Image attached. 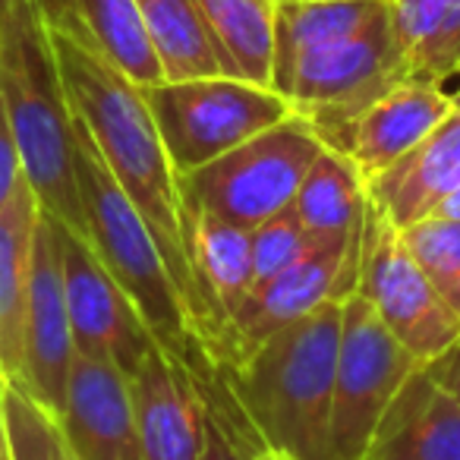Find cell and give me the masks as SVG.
<instances>
[{"instance_id":"obj_1","label":"cell","mask_w":460,"mask_h":460,"mask_svg":"<svg viewBox=\"0 0 460 460\" xmlns=\"http://www.w3.org/2000/svg\"><path fill=\"white\" fill-rule=\"evenodd\" d=\"M41 7L51 26L54 58L73 117L85 127L108 171L152 227L155 243L183 300L190 328L208 359L215 325L186 256L183 221H180V177L167 158L146 92L111 64L108 54L85 29L73 0H41Z\"/></svg>"},{"instance_id":"obj_2","label":"cell","mask_w":460,"mask_h":460,"mask_svg":"<svg viewBox=\"0 0 460 460\" xmlns=\"http://www.w3.org/2000/svg\"><path fill=\"white\" fill-rule=\"evenodd\" d=\"M341 303L325 300L271 334L246 359L221 366L224 391L259 445L296 460L332 457V394Z\"/></svg>"},{"instance_id":"obj_3","label":"cell","mask_w":460,"mask_h":460,"mask_svg":"<svg viewBox=\"0 0 460 460\" xmlns=\"http://www.w3.org/2000/svg\"><path fill=\"white\" fill-rule=\"evenodd\" d=\"M0 92L22 171L41 211L83 234L76 192V120L41 0H0Z\"/></svg>"},{"instance_id":"obj_4","label":"cell","mask_w":460,"mask_h":460,"mask_svg":"<svg viewBox=\"0 0 460 460\" xmlns=\"http://www.w3.org/2000/svg\"><path fill=\"white\" fill-rule=\"evenodd\" d=\"M76 120V117H73ZM76 192L83 211V237L104 262L123 294L133 300L148 332L173 357L192 366V353H202L196 334L186 319L183 300L177 294L171 271L164 265L152 227L133 199L120 190L108 171L92 136L76 120ZM205 357V353H202Z\"/></svg>"},{"instance_id":"obj_5","label":"cell","mask_w":460,"mask_h":460,"mask_svg":"<svg viewBox=\"0 0 460 460\" xmlns=\"http://www.w3.org/2000/svg\"><path fill=\"white\" fill-rule=\"evenodd\" d=\"M403 79L410 76L388 10L363 32L303 51L271 89L313 123L328 148L347 155L357 117Z\"/></svg>"},{"instance_id":"obj_6","label":"cell","mask_w":460,"mask_h":460,"mask_svg":"<svg viewBox=\"0 0 460 460\" xmlns=\"http://www.w3.org/2000/svg\"><path fill=\"white\" fill-rule=\"evenodd\" d=\"M322 148L325 142L313 123L303 114H290L221 158L180 173V196L252 230L294 205L296 190Z\"/></svg>"},{"instance_id":"obj_7","label":"cell","mask_w":460,"mask_h":460,"mask_svg":"<svg viewBox=\"0 0 460 460\" xmlns=\"http://www.w3.org/2000/svg\"><path fill=\"white\" fill-rule=\"evenodd\" d=\"M142 92L177 177L294 114L290 102L275 89L237 76L177 79L142 85Z\"/></svg>"},{"instance_id":"obj_8","label":"cell","mask_w":460,"mask_h":460,"mask_svg":"<svg viewBox=\"0 0 460 460\" xmlns=\"http://www.w3.org/2000/svg\"><path fill=\"white\" fill-rule=\"evenodd\" d=\"M376 309L353 290L341 303V341L332 394V457L366 460L385 410L416 369Z\"/></svg>"},{"instance_id":"obj_9","label":"cell","mask_w":460,"mask_h":460,"mask_svg":"<svg viewBox=\"0 0 460 460\" xmlns=\"http://www.w3.org/2000/svg\"><path fill=\"white\" fill-rule=\"evenodd\" d=\"M357 294L366 296L397 344L420 366L432 363L460 338V315L441 300L420 262L410 256L401 230L372 202L366 205L359 230Z\"/></svg>"},{"instance_id":"obj_10","label":"cell","mask_w":460,"mask_h":460,"mask_svg":"<svg viewBox=\"0 0 460 460\" xmlns=\"http://www.w3.org/2000/svg\"><path fill=\"white\" fill-rule=\"evenodd\" d=\"M359 230L363 227L350 230V234L319 237V243L300 262L252 288L243 306L224 322L208 363L215 369L240 363L275 332L303 319L325 300L350 296L357 290L359 271Z\"/></svg>"},{"instance_id":"obj_11","label":"cell","mask_w":460,"mask_h":460,"mask_svg":"<svg viewBox=\"0 0 460 460\" xmlns=\"http://www.w3.org/2000/svg\"><path fill=\"white\" fill-rule=\"evenodd\" d=\"M58 237L60 259H64L66 313H70L76 353L108 359V363L120 366L127 376H133L142 359L161 344L148 332L146 319L133 306V300L123 294V288L95 256L89 240L60 221Z\"/></svg>"},{"instance_id":"obj_12","label":"cell","mask_w":460,"mask_h":460,"mask_svg":"<svg viewBox=\"0 0 460 460\" xmlns=\"http://www.w3.org/2000/svg\"><path fill=\"white\" fill-rule=\"evenodd\" d=\"M73 359H76V344H73L70 313H66L58 221L41 211L35 227L26 325H22L20 385L54 416H60L64 410Z\"/></svg>"},{"instance_id":"obj_13","label":"cell","mask_w":460,"mask_h":460,"mask_svg":"<svg viewBox=\"0 0 460 460\" xmlns=\"http://www.w3.org/2000/svg\"><path fill=\"white\" fill-rule=\"evenodd\" d=\"M58 422L79 460H142L129 376L108 359L76 353Z\"/></svg>"},{"instance_id":"obj_14","label":"cell","mask_w":460,"mask_h":460,"mask_svg":"<svg viewBox=\"0 0 460 460\" xmlns=\"http://www.w3.org/2000/svg\"><path fill=\"white\" fill-rule=\"evenodd\" d=\"M142 460L202 457V388L186 359L155 347L129 376Z\"/></svg>"},{"instance_id":"obj_15","label":"cell","mask_w":460,"mask_h":460,"mask_svg":"<svg viewBox=\"0 0 460 460\" xmlns=\"http://www.w3.org/2000/svg\"><path fill=\"white\" fill-rule=\"evenodd\" d=\"M454 190H460V108L401 161L366 180L369 202L397 230L429 217Z\"/></svg>"},{"instance_id":"obj_16","label":"cell","mask_w":460,"mask_h":460,"mask_svg":"<svg viewBox=\"0 0 460 460\" xmlns=\"http://www.w3.org/2000/svg\"><path fill=\"white\" fill-rule=\"evenodd\" d=\"M180 221H183V240L192 278H196V288L211 315L217 344L224 322L243 306V300L256 288L250 230L199 208L196 202L183 196H180ZM215 344H211V350H215Z\"/></svg>"},{"instance_id":"obj_17","label":"cell","mask_w":460,"mask_h":460,"mask_svg":"<svg viewBox=\"0 0 460 460\" xmlns=\"http://www.w3.org/2000/svg\"><path fill=\"white\" fill-rule=\"evenodd\" d=\"M451 111L454 104L441 85L403 79L357 117L347 158L357 164L363 180L376 177L420 146Z\"/></svg>"},{"instance_id":"obj_18","label":"cell","mask_w":460,"mask_h":460,"mask_svg":"<svg viewBox=\"0 0 460 460\" xmlns=\"http://www.w3.org/2000/svg\"><path fill=\"white\" fill-rule=\"evenodd\" d=\"M366 460H460V401L416 366L385 410Z\"/></svg>"},{"instance_id":"obj_19","label":"cell","mask_w":460,"mask_h":460,"mask_svg":"<svg viewBox=\"0 0 460 460\" xmlns=\"http://www.w3.org/2000/svg\"><path fill=\"white\" fill-rule=\"evenodd\" d=\"M39 217V196L26 180L0 211V376L7 382H20L22 376V325Z\"/></svg>"},{"instance_id":"obj_20","label":"cell","mask_w":460,"mask_h":460,"mask_svg":"<svg viewBox=\"0 0 460 460\" xmlns=\"http://www.w3.org/2000/svg\"><path fill=\"white\" fill-rule=\"evenodd\" d=\"M164 83L196 76H230L227 60L208 32L196 0H136Z\"/></svg>"},{"instance_id":"obj_21","label":"cell","mask_w":460,"mask_h":460,"mask_svg":"<svg viewBox=\"0 0 460 460\" xmlns=\"http://www.w3.org/2000/svg\"><path fill=\"white\" fill-rule=\"evenodd\" d=\"M391 29L407 76L445 89L460 64V0H391Z\"/></svg>"},{"instance_id":"obj_22","label":"cell","mask_w":460,"mask_h":460,"mask_svg":"<svg viewBox=\"0 0 460 460\" xmlns=\"http://www.w3.org/2000/svg\"><path fill=\"white\" fill-rule=\"evenodd\" d=\"M230 76L269 85L275 70V0H196Z\"/></svg>"},{"instance_id":"obj_23","label":"cell","mask_w":460,"mask_h":460,"mask_svg":"<svg viewBox=\"0 0 460 460\" xmlns=\"http://www.w3.org/2000/svg\"><path fill=\"white\" fill-rule=\"evenodd\" d=\"M391 10V0H296L278 4L275 16V70L271 85L284 76L303 51L363 32Z\"/></svg>"},{"instance_id":"obj_24","label":"cell","mask_w":460,"mask_h":460,"mask_svg":"<svg viewBox=\"0 0 460 460\" xmlns=\"http://www.w3.org/2000/svg\"><path fill=\"white\" fill-rule=\"evenodd\" d=\"M369 196L366 180L347 155L322 148L294 196V215L313 237H334L363 227Z\"/></svg>"},{"instance_id":"obj_25","label":"cell","mask_w":460,"mask_h":460,"mask_svg":"<svg viewBox=\"0 0 460 460\" xmlns=\"http://www.w3.org/2000/svg\"><path fill=\"white\" fill-rule=\"evenodd\" d=\"M83 16L85 29L98 41L108 60L123 70L136 85L164 83V70L158 64L148 32L142 26V13L136 0H73Z\"/></svg>"},{"instance_id":"obj_26","label":"cell","mask_w":460,"mask_h":460,"mask_svg":"<svg viewBox=\"0 0 460 460\" xmlns=\"http://www.w3.org/2000/svg\"><path fill=\"white\" fill-rule=\"evenodd\" d=\"M4 422L10 460H79L58 416L48 413L20 382L4 385Z\"/></svg>"},{"instance_id":"obj_27","label":"cell","mask_w":460,"mask_h":460,"mask_svg":"<svg viewBox=\"0 0 460 460\" xmlns=\"http://www.w3.org/2000/svg\"><path fill=\"white\" fill-rule=\"evenodd\" d=\"M401 240L441 300L460 315V221L422 217L401 230Z\"/></svg>"},{"instance_id":"obj_28","label":"cell","mask_w":460,"mask_h":460,"mask_svg":"<svg viewBox=\"0 0 460 460\" xmlns=\"http://www.w3.org/2000/svg\"><path fill=\"white\" fill-rule=\"evenodd\" d=\"M250 243H252V278H256V288H259L269 278L281 275L284 269L300 262L319 243V237H313L303 227L300 217L294 215V208H284L250 230Z\"/></svg>"},{"instance_id":"obj_29","label":"cell","mask_w":460,"mask_h":460,"mask_svg":"<svg viewBox=\"0 0 460 460\" xmlns=\"http://www.w3.org/2000/svg\"><path fill=\"white\" fill-rule=\"evenodd\" d=\"M199 388H202V457L199 460H250L256 447L243 445V429L230 422L215 397L205 394L202 376H199Z\"/></svg>"},{"instance_id":"obj_30","label":"cell","mask_w":460,"mask_h":460,"mask_svg":"<svg viewBox=\"0 0 460 460\" xmlns=\"http://www.w3.org/2000/svg\"><path fill=\"white\" fill-rule=\"evenodd\" d=\"M22 183H26V171H22L20 146H16L7 104H4V92H0V211L7 208L10 199L20 192Z\"/></svg>"},{"instance_id":"obj_31","label":"cell","mask_w":460,"mask_h":460,"mask_svg":"<svg viewBox=\"0 0 460 460\" xmlns=\"http://www.w3.org/2000/svg\"><path fill=\"white\" fill-rule=\"evenodd\" d=\"M422 369H426L447 394H454L460 401V338L454 341L441 357H435L432 363H422Z\"/></svg>"},{"instance_id":"obj_32","label":"cell","mask_w":460,"mask_h":460,"mask_svg":"<svg viewBox=\"0 0 460 460\" xmlns=\"http://www.w3.org/2000/svg\"><path fill=\"white\" fill-rule=\"evenodd\" d=\"M429 217H447V221H460V190H454L451 196H447Z\"/></svg>"},{"instance_id":"obj_33","label":"cell","mask_w":460,"mask_h":460,"mask_svg":"<svg viewBox=\"0 0 460 460\" xmlns=\"http://www.w3.org/2000/svg\"><path fill=\"white\" fill-rule=\"evenodd\" d=\"M250 460H296V457H294V454H288V451H278V447L259 445L256 451L250 454Z\"/></svg>"},{"instance_id":"obj_34","label":"cell","mask_w":460,"mask_h":460,"mask_svg":"<svg viewBox=\"0 0 460 460\" xmlns=\"http://www.w3.org/2000/svg\"><path fill=\"white\" fill-rule=\"evenodd\" d=\"M4 385H7V378L0 376V457L7 454V422H4Z\"/></svg>"},{"instance_id":"obj_35","label":"cell","mask_w":460,"mask_h":460,"mask_svg":"<svg viewBox=\"0 0 460 460\" xmlns=\"http://www.w3.org/2000/svg\"><path fill=\"white\" fill-rule=\"evenodd\" d=\"M445 92H447V98H451L454 108H460V64H457V70H454V76L447 79Z\"/></svg>"},{"instance_id":"obj_36","label":"cell","mask_w":460,"mask_h":460,"mask_svg":"<svg viewBox=\"0 0 460 460\" xmlns=\"http://www.w3.org/2000/svg\"><path fill=\"white\" fill-rule=\"evenodd\" d=\"M275 4H294V0H275Z\"/></svg>"},{"instance_id":"obj_37","label":"cell","mask_w":460,"mask_h":460,"mask_svg":"<svg viewBox=\"0 0 460 460\" xmlns=\"http://www.w3.org/2000/svg\"><path fill=\"white\" fill-rule=\"evenodd\" d=\"M0 460H10V457H7V454H4V457H0Z\"/></svg>"},{"instance_id":"obj_38","label":"cell","mask_w":460,"mask_h":460,"mask_svg":"<svg viewBox=\"0 0 460 460\" xmlns=\"http://www.w3.org/2000/svg\"><path fill=\"white\" fill-rule=\"evenodd\" d=\"M294 4H296V0H294Z\"/></svg>"}]
</instances>
